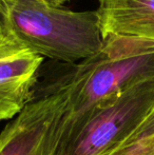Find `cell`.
Masks as SVG:
<instances>
[{"label": "cell", "mask_w": 154, "mask_h": 155, "mask_svg": "<svg viewBox=\"0 0 154 155\" xmlns=\"http://www.w3.org/2000/svg\"><path fill=\"white\" fill-rule=\"evenodd\" d=\"M69 65V71L51 88L66 97V136L103 104L134 84L154 78V41L108 35L97 53Z\"/></svg>", "instance_id": "cell-1"}, {"label": "cell", "mask_w": 154, "mask_h": 155, "mask_svg": "<svg viewBox=\"0 0 154 155\" xmlns=\"http://www.w3.org/2000/svg\"><path fill=\"white\" fill-rule=\"evenodd\" d=\"M0 34L41 57L67 64L87 59L103 45L96 10L74 12L45 0L1 1Z\"/></svg>", "instance_id": "cell-2"}, {"label": "cell", "mask_w": 154, "mask_h": 155, "mask_svg": "<svg viewBox=\"0 0 154 155\" xmlns=\"http://www.w3.org/2000/svg\"><path fill=\"white\" fill-rule=\"evenodd\" d=\"M154 110V78L132 86L103 104L74 133L64 135V155H110Z\"/></svg>", "instance_id": "cell-3"}, {"label": "cell", "mask_w": 154, "mask_h": 155, "mask_svg": "<svg viewBox=\"0 0 154 155\" xmlns=\"http://www.w3.org/2000/svg\"><path fill=\"white\" fill-rule=\"evenodd\" d=\"M67 117L66 97L51 89L2 130L0 155H64Z\"/></svg>", "instance_id": "cell-4"}, {"label": "cell", "mask_w": 154, "mask_h": 155, "mask_svg": "<svg viewBox=\"0 0 154 155\" xmlns=\"http://www.w3.org/2000/svg\"><path fill=\"white\" fill-rule=\"evenodd\" d=\"M43 57L0 34V121L12 120L32 101Z\"/></svg>", "instance_id": "cell-5"}, {"label": "cell", "mask_w": 154, "mask_h": 155, "mask_svg": "<svg viewBox=\"0 0 154 155\" xmlns=\"http://www.w3.org/2000/svg\"><path fill=\"white\" fill-rule=\"evenodd\" d=\"M96 11L103 38L120 35L154 41V0H98Z\"/></svg>", "instance_id": "cell-6"}, {"label": "cell", "mask_w": 154, "mask_h": 155, "mask_svg": "<svg viewBox=\"0 0 154 155\" xmlns=\"http://www.w3.org/2000/svg\"><path fill=\"white\" fill-rule=\"evenodd\" d=\"M110 155H154V110L136 132Z\"/></svg>", "instance_id": "cell-7"}, {"label": "cell", "mask_w": 154, "mask_h": 155, "mask_svg": "<svg viewBox=\"0 0 154 155\" xmlns=\"http://www.w3.org/2000/svg\"><path fill=\"white\" fill-rule=\"evenodd\" d=\"M45 1H48L50 4H52V5L60 6L62 3H64V2H67V1H70V0H45Z\"/></svg>", "instance_id": "cell-8"}, {"label": "cell", "mask_w": 154, "mask_h": 155, "mask_svg": "<svg viewBox=\"0 0 154 155\" xmlns=\"http://www.w3.org/2000/svg\"><path fill=\"white\" fill-rule=\"evenodd\" d=\"M1 1H3V0H0V2H1Z\"/></svg>", "instance_id": "cell-9"}]
</instances>
